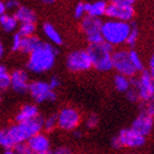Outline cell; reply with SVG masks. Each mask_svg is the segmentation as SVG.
I'll list each match as a JSON object with an SVG mask.
<instances>
[{
  "mask_svg": "<svg viewBox=\"0 0 154 154\" xmlns=\"http://www.w3.org/2000/svg\"><path fill=\"white\" fill-rule=\"evenodd\" d=\"M66 67L72 73H84L94 67L93 61L87 50H75L66 57Z\"/></svg>",
  "mask_w": 154,
  "mask_h": 154,
  "instance_id": "obj_8",
  "label": "cell"
},
{
  "mask_svg": "<svg viewBox=\"0 0 154 154\" xmlns=\"http://www.w3.org/2000/svg\"><path fill=\"white\" fill-rule=\"evenodd\" d=\"M82 122V116L74 107H64L57 113V125L64 131H75Z\"/></svg>",
  "mask_w": 154,
  "mask_h": 154,
  "instance_id": "obj_9",
  "label": "cell"
},
{
  "mask_svg": "<svg viewBox=\"0 0 154 154\" xmlns=\"http://www.w3.org/2000/svg\"><path fill=\"white\" fill-rule=\"evenodd\" d=\"M103 21L99 18L86 16L80 20V30L86 36L101 32V26Z\"/></svg>",
  "mask_w": 154,
  "mask_h": 154,
  "instance_id": "obj_15",
  "label": "cell"
},
{
  "mask_svg": "<svg viewBox=\"0 0 154 154\" xmlns=\"http://www.w3.org/2000/svg\"><path fill=\"white\" fill-rule=\"evenodd\" d=\"M113 86L116 90L119 93H127L131 88V78L125 76V75L117 74L113 78Z\"/></svg>",
  "mask_w": 154,
  "mask_h": 154,
  "instance_id": "obj_22",
  "label": "cell"
},
{
  "mask_svg": "<svg viewBox=\"0 0 154 154\" xmlns=\"http://www.w3.org/2000/svg\"><path fill=\"white\" fill-rule=\"evenodd\" d=\"M5 5H6V9L8 11H14V12L19 9L20 7L19 2L17 0H8L7 2H5Z\"/></svg>",
  "mask_w": 154,
  "mask_h": 154,
  "instance_id": "obj_35",
  "label": "cell"
},
{
  "mask_svg": "<svg viewBox=\"0 0 154 154\" xmlns=\"http://www.w3.org/2000/svg\"><path fill=\"white\" fill-rule=\"evenodd\" d=\"M112 66L117 74L125 75L129 78L137 77L138 75V71L130 57V52L127 48L115 50L112 55Z\"/></svg>",
  "mask_w": 154,
  "mask_h": 154,
  "instance_id": "obj_6",
  "label": "cell"
},
{
  "mask_svg": "<svg viewBox=\"0 0 154 154\" xmlns=\"http://www.w3.org/2000/svg\"><path fill=\"white\" fill-rule=\"evenodd\" d=\"M41 1L43 3H45V5H52V3L56 2L57 0H41Z\"/></svg>",
  "mask_w": 154,
  "mask_h": 154,
  "instance_id": "obj_41",
  "label": "cell"
},
{
  "mask_svg": "<svg viewBox=\"0 0 154 154\" xmlns=\"http://www.w3.org/2000/svg\"><path fill=\"white\" fill-rule=\"evenodd\" d=\"M123 154H138V153H134V152H129V153H123Z\"/></svg>",
  "mask_w": 154,
  "mask_h": 154,
  "instance_id": "obj_47",
  "label": "cell"
},
{
  "mask_svg": "<svg viewBox=\"0 0 154 154\" xmlns=\"http://www.w3.org/2000/svg\"><path fill=\"white\" fill-rule=\"evenodd\" d=\"M107 7L108 2L106 0H97L95 2L86 3L87 16L101 19V17H106Z\"/></svg>",
  "mask_w": 154,
  "mask_h": 154,
  "instance_id": "obj_16",
  "label": "cell"
},
{
  "mask_svg": "<svg viewBox=\"0 0 154 154\" xmlns=\"http://www.w3.org/2000/svg\"><path fill=\"white\" fill-rule=\"evenodd\" d=\"M14 17H16V19L18 20V22L20 24H22V23H35L36 20L35 12L28 7L23 6L19 7V9L14 12Z\"/></svg>",
  "mask_w": 154,
  "mask_h": 154,
  "instance_id": "obj_18",
  "label": "cell"
},
{
  "mask_svg": "<svg viewBox=\"0 0 154 154\" xmlns=\"http://www.w3.org/2000/svg\"><path fill=\"white\" fill-rule=\"evenodd\" d=\"M44 125V118L38 116V118L26 122H16L14 125H10L8 129L14 144L26 143L33 135L41 133Z\"/></svg>",
  "mask_w": 154,
  "mask_h": 154,
  "instance_id": "obj_3",
  "label": "cell"
},
{
  "mask_svg": "<svg viewBox=\"0 0 154 154\" xmlns=\"http://www.w3.org/2000/svg\"><path fill=\"white\" fill-rule=\"evenodd\" d=\"M82 134H83V133H82V131L77 130V129L74 131V135L76 137V138H80V137H82Z\"/></svg>",
  "mask_w": 154,
  "mask_h": 154,
  "instance_id": "obj_43",
  "label": "cell"
},
{
  "mask_svg": "<svg viewBox=\"0 0 154 154\" xmlns=\"http://www.w3.org/2000/svg\"><path fill=\"white\" fill-rule=\"evenodd\" d=\"M146 138L133 129L125 128L111 139V146L116 150L120 149H140L144 146Z\"/></svg>",
  "mask_w": 154,
  "mask_h": 154,
  "instance_id": "obj_5",
  "label": "cell"
},
{
  "mask_svg": "<svg viewBox=\"0 0 154 154\" xmlns=\"http://www.w3.org/2000/svg\"><path fill=\"white\" fill-rule=\"evenodd\" d=\"M57 56V50L51 43L41 42V44L29 54L26 67L30 72L41 74L52 69Z\"/></svg>",
  "mask_w": 154,
  "mask_h": 154,
  "instance_id": "obj_1",
  "label": "cell"
},
{
  "mask_svg": "<svg viewBox=\"0 0 154 154\" xmlns=\"http://www.w3.org/2000/svg\"><path fill=\"white\" fill-rule=\"evenodd\" d=\"M129 52H130L131 61H132V63H133V65H134V67L137 68L138 73H142V72L144 71V63H143V61H142L140 54H139L135 50H133V48L129 50Z\"/></svg>",
  "mask_w": 154,
  "mask_h": 154,
  "instance_id": "obj_26",
  "label": "cell"
},
{
  "mask_svg": "<svg viewBox=\"0 0 154 154\" xmlns=\"http://www.w3.org/2000/svg\"><path fill=\"white\" fill-rule=\"evenodd\" d=\"M19 22L16 19L14 14H9V13H5L2 16H0V28L5 31V32H12L17 29Z\"/></svg>",
  "mask_w": 154,
  "mask_h": 154,
  "instance_id": "obj_20",
  "label": "cell"
},
{
  "mask_svg": "<svg viewBox=\"0 0 154 154\" xmlns=\"http://www.w3.org/2000/svg\"><path fill=\"white\" fill-rule=\"evenodd\" d=\"M131 85L138 90L142 103H148L154 97V76L150 71L144 69L138 77L131 78Z\"/></svg>",
  "mask_w": 154,
  "mask_h": 154,
  "instance_id": "obj_7",
  "label": "cell"
},
{
  "mask_svg": "<svg viewBox=\"0 0 154 154\" xmlns=\"http://www.w3.org/2000/svg\"><path fill=\"white\" fill-rule=\"evenodd\" d=\"M40 154H53V152L50 151V152H46V153H40Z\"/></svg>",
  "mask_w": 154,
  "mask_h": 154,
  "instance_id": "obj_46",
  "label": "cell"
},
{
  "mask_svg": "<svg viewBox=\"0 0 154 154\" xmlns=\"http://www.w3.org/2000/svg\"><path fill=\"white\" fill-rule=\"evenodd\" d=\"M108 3L120 5V6H134L137 0H107Z\"/></svg>",
  "mask_w": 154,
  "mask_h": 154,
  "instance_id": "obj_36",
  "label": "cell"
},
{
  "mask_svg": "<svg viewBox=\"0 0 154 154\" xmlns=\"http://www.w3.org/2000/svg\"><path fill=\"white\" fill-rule=\"evenodd\" d=\"M36 26L35 23H22L19 26V33L22 38H29V36H33L35 33Z\"/></svg>",
  "mask_w": 154,
  "mask_h": 154,
  "instance_id": "obj_25",
  "label": "cell"
},
{
  "mask_svg": "<svg viewBox=\"0 0 154 154\" xmlns=\"http://www.w3.org/2000/svg\"><path fill=\"white\" fill-rule=\"evenodd\" d=\"M99 123V117L96 113H90L85 120V125L87 129H95Z\"/></svg>",
  "mask_w": 154,
  "mask_h": 154,
  "instance_id": "obj_30",
  "label": "cell"
},
{
  "mask_svg": "<svg viewBox=\"0 0 154 154\" xmlns=\"http://www.w3.org/2000/svg\"><path fill=\"white\" fill-rule=\"evenodd\" d=\"M40 116L38 107L35 105H24L23 107H21V109L19 110V112L16 116V121L17 122H26L33 120V119L38 118Z\"/></svg>",
  "mask_w": 154,
  "mask_h": 154,
  "instance_id": "obj_17",
  "label": "cell"
},
{
  "mask_svg": "<svg viewBox=\"0 0 154 154\" xmlns=\"http://www.w3.org/2000/svg\"><path fill=\"white\" fill-rule=\"evenodd\" d=\"M0 146L3 148L5 150L14 149V146H16L8 129H1L0 130Z\"/></svg>",
  "mask_w": 154,
  "mask_h": 154,
  "instance_id": "obj_23",
  "label": "cell"
},
{
  "mask_svg": "<svg viewBox=\"0 0 154 154\" xmlns=\"http://www.w3.org/2000/svg\"><path fill=\"white\" fill-rule=\"evenodd\" d=\"M141 110H144L152 117H154V97L148 103H143V105L141 106Z\"/></svg>",
  "mask_w": 154,
  "mask_h": 154,
  "instance_id": "obj_33",
  "label": "cell"
},
{
  "mask_svg": "<svg viewBox=\"0 0 154 154\" xmlns=\"http://www.w3.org/2000/svg\"><path fill=\"white\" fill-rule=\"evenodd\" d=\"M58 128L57 125V115L48 116V118H44V125H43V130L45 132H52L55 129Z\"/></svg>",
  "mask_w": 154,
  "mask_h": 154,
  "instance_id": "obj_27",
  "label": "cell"
},
{
  "mask_svg": "<svg viewBox=\"0 0 154 154\" xmlns=\"http://www.w3.org/2000/svg\"><path fill=\"white\" fill-rule=\"evenodd\" d=\"M48 85H50V87H51L52 89L55 90L56 88L60 87V85H61V80H60V78H58L57 76H53L51 79H50V82H48Z\"/></svg>",
  "mask_w": 154,
  "mask_h": 154,
  "instance_id": "obj_37",
  "label": "cell"
},
{
  "mask_svg": "<svg viewBox=\"0 0 154 154\" xmlns=\"http://www.w3.org/2000/svg\"><path fill=\"white\" fill-rule=\"evenodd\" d=\"M17 154H21V153H17Z\"/></svg>",
  "mask_w": 154,
  "mask_h": 154,
  "instance_id": "obj_49",
  "label": "cell"
},
{
  "mask_svg": "<svg viewBox=\"0 0 154 154\" xmlns=\"http://www.w3.org/2000/svg\"><path fill=\"white\" fill-rule=\"evenodd\" d=\"M6 11H7V9H6V5H5V2L0 1V16L5 14Z\"/></svg>",
  "mask_w": 154,
  "mask_h": 154,
  "instance_id": "obj_39",
  "label": "cell"
},
{
  "mask_svg": "<svg viewBox=\"0 0 154 154\" xmlns=\"http://www.w3.org/2000/svg\"><path fill=\"white\" fill-rule=\"evenodd\" d=\"M91 61H93L94 68L100 73H107L113 69L112 66V55L115 48L107 42H101L99 44L89 45L87 48Z\"/></svg>",
  "mask_w": 154,
  "mask_h": 154,
  "instance_id": "obj_4",
  "label": "cell"
},
{
  "mask_svg": "<svg viewBox=\"0 0 154 154\" xmlns=\"http://www.w3.org/2000/svg\"><path fill=\"white\" fill-rule=\"evenodd\" d=\"M21 43H22V36L19 33L13 35L12 43H11V50L12 52H18L21 50Z\"/></svg>",
  "mask_w": 154,
  "mask_h": 154,
  "instance_id": "obj_32",
  "label": "cell"
},
{
  "mask_svg": "<svg viewBox=\"0 0 154 154\" xmlns=\"http://www.w3.org/2000/svg\"><path fill=\"white\" fill-rule=\"evenodd\" d=\"M53 154H73V152L67 146H58L53 151Z\"/></svg>",
  "mask_w": 154,
  "mask_h": 154,
  "instance_id": "obj_38",
  "label": "cell"
},
{
  "mask_svg": "<svg viewBox=\"0 0 154 154\" xmlns=\"http://www.w3.org/2000/svg\"><path fill=\"white\" fill-rule=\"evenodd\" d=\"M26 144L30 148L32 154L46 153V152H50V149H51L50 139L45 133H42V132L30 138L26 141Z\"/></svg>",
  "mask_w": 154,
  "mask_h": 154,
  "instance_id": "obj_13",
  "label": "cell"
},
{
  "mask_svg": "<svg viewBox=\"0 0 154 154\" xmlns=\"http://www.w3.org/2000/svg\"><path fill=\"white\" fill-rule=\"evenodd\" d=\"M87 16L86 12V3L78 2L74 8V18L75 19H83L84 17Z\"/></svg>",
  "mask_w": 154,
  "mask_h": 154,
  "instance_id": "obj_29",
  "label": "cell"
},
{
  "mask_svg": "<svg viewBox=\"0 0 154 154\" xmlns=\"http://www.w3.org/2000/svg\"><path fill=\"white\" fill-rule=\"evenodd\" d=\"M3 154H17V152L13 149H9V150H5Z\"/></svg>",
  "mask_w": 154,
  "mask_h": 154,
  "instance_id": "obj_42",
  "label": "cell"
},
{
  "mask_svg": "<svg viewBox=\"0 0 154 154\" xmlns=\"http://www.w3.org/2000/svg\"><path fill=\"white\" fill-rule=\"evenodd\" d=\"M125 98H127L130 103H138V101H140L139 93L134 87H131V88L125 93Z\"/></svg>",
  "mask_w": 154,
  "mask_h": 154,
  "instance_id": "obj_31",
  "label": "cell"
},
{
  "mask_svg": "<svg viewBox=\"0 0 154 154\" xmlns=\"http://www.w3.org/2000/svg\"><path fill=\"white\" fill-rule=\"evenodd\" d=\"M13 150H14V151H16L17 153H21V154H32V153H31V150H30V148L28 146V144H26V143H20V144L16 145Z\"/></svg>",
  "mask_w": 154,
  "mask_h": 154,
  "instance_id": "obj_34",
  "label": "cell"
},
{
  "mask_svg": "<svg viewBox=\"0 0 154 154\" xmlns=\"http://www.w3.org/2000/svg\"><path fill=\"white\" fill-rule=\"evenodd\" d=\"M43 32L53 45L63 44V38H62L61 33L58 32L52 23H44L43 24Z\"/></svg>",
  "mask_w": 154,
  "mask_h": 154,
  "instance_id": "obj_19",
  "label": "cell"
},
{
  "mask_svg": "<svg viewBox=\"0 0 154 154\" xmlns=\"http://www.w3.org/2000/svg\"><path fill=\"white\" fill-rule=\"evenodd\" d=\"M150 72H151V74L154 76V65L153 66H150Z\"/></svg>",
  "mask_w": 154,
  "mask_h": 154,
  "instance_id": "obj_45",
  "label": "cell"
},
{
  "mask_svg": "<svg viewBox=\"0 0 154 154\" xmlns=\"http://www.w3.org/2000/svg\"><path fill=\"white\" fill-rule=\"evenodd\" d=\"M11 87V73L6 66L0 65V90H6Z\"/></svg>",
  "mask_w": 154,
  "mask_h": 154,
  "instance_id": "obj_24",
  "label": "cell"
},
{
  "mask_svg": "<svg viewBox=\"0 0 154 154\" xmlns=\"http://www.w3.org/2000/svg\"><path fill=\"white\" fill-rule=\"evenodd\" d=\"M41 40L38 36L33 35L29 38H22V43H21V50L20 51L24 54H31L38 45L41 44Z\"/></svg>",
  "mask_w": 154,
  "mask_h": 154,
  "instance_id": "obj_21",
  "label": "cell"
},
{
  "mask_svg": "<svg viewBox=\"0 0 154 154\" xmlns=\"http://www.w3.org/2000/svg\"><path fill=\"white\" fill-rule=\"evenodd\" d=\"M3 53H5V48H3V44L1 43V41H0V60L2 58Z\"/></svg>",
  "mask_w": 154,
  "mask_h": 154,
  "instance_id": "obj_40",
  "label": "cell"
},
{
  "mask_svg": "<svg viewBox=\"0 0 154 154\" xmlns=\"http://www.w3.org/2000/svg\"><path fill=\"white\" fill-rule=\"evenodd\" d=\"M139 29L137 24H132V29H131V32L129 34L128 36V40H127V43L125 44L130 46V48H134L135 44L138 43V40H139Z\"/></svg>",
  "mask_w": 154,
  "mask_h": 154,
  "instance_id": "obj_28",
  "label": "cell"
},
{
  "mask_svg": "<svg viewBox=\"0 0 154 154\" xmlns=\"http://www.w3.org/2000/svg\"><path fill=\"white\" fill-rule=\"evenodd\" d=\"M131 29L132 24L130 22L108 19L107 21H103L101 26V34L103 41L112 45L113 48H118L127 43Z\"/></svg>",
  "mask_w": 154,
  "mask_h": 154,
  "instance_id": "obj_2",
  "label": "cell"
},
{
  "mask_svg": "<svg viewBox=\"0 0 154 154\" xmlns=\"http://www.w3.org/2000/svg\"><path fill=\"white\" fill-rule=\"evenodd\" d=\"M0 91H1V90H0ZM0 100H1V94H0Z\"/></svg>",
  "mask_w": 154,
  "mask_h": 154,
  "instance_id": "obj_48",
  "label": "cell"
},
{
  "mask_svg": "<svg viewBox=\"0 0 154 154\" xmlns=\"http://www.w3.org/2000/svg\"><path fill=\"white\" fill-rule=\"evenodd\" d=\"M149 65H150V66H153V65H154V53L151 55V57H150V61H149Z\"/></svg>",
  "mask_w": 154,
  "mask_h": 154,
  "instance_id": "obj_44",
  "label": "cell"
},
{
  "mask_svg": "<svg viewBox=\"0 0 154 154\" xmlns=\"http://www.w3.org/2000/svg\"><path fill=\"white\" fill-rule=\"evenodd\" d=\"M134 16V6H120V5L108 3L106 11V17L108 19L118 20V21H123V22H130L133 20Z\"/></svg>",
  "mask_w": 154,
  "mask_h": 154,
  "instance_id": "obj_11",
  "label": "cell"
},
{
  "mask_svg": "<svg viewBox=\"0 0 154 154\" xmlns=\"http://www.w3.org/2000/svg\"><path fill=\"white\" fill-rule=\"evenodd\" d=\"M131 128L145 138L150 135L154 128V117L144 110H141L131 123Z\"/></svg>",
  "mask_w": 154,
  "mask_h": 154,
  "instance_id": "obj_12",
  "label": "cell"
},
{
  "mask_svg": "<svg viewBox=\"0 0 154 154\" xmlns=\"http://www.w3.org/2000/svg\"><path fill=\"white\" fill-rule=\"evenodd\" d=\"M29 75L23 69H16L11 73V88L16 93L23 94L29 91Z\"/></svg>",
  "mask_w": 154,
  "mask_h": 154,
  "instance_id": "obj_14",
  "label": "cell"
},
{
  "mask_svg": "<svg viewBox=\"0 0 154 154\" xmlns=\"http://www.w3.org/2000/svg\"><path fill=\"white\" fill-rule=\"evenodd\" d=\"M29 93L36 103H46L56 100V93L52 89L48 83L42 80H34L30 84Z\"/></svg>",
  "mask_w": 154,
  "mask_h": 154,
  "instance_id": "obj_10",
  "label": "cell"
}]
</instances>
